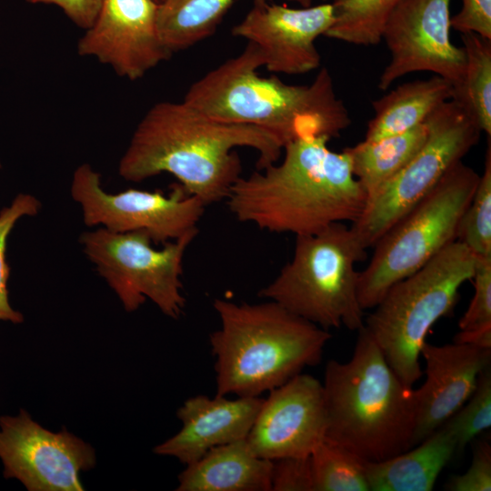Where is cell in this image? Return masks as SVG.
<instances>
[{"label": "cell", "instance_id": "obj_1", "mask_svg": "<svg viewBox=\"0 0 491 491\" xmlns=\"http://www.w3.org/2000/svg\"><path fill=\"white\" fill-rule=\"evenodd\" d=\"M237 147L255 149L263 169L278 161L284 145L261 127L214 119L185 101L159 102L137 125L118 173L135 183L168 173L208 205L225 200L241 176Z\"/></svg>", "mask_w": 491, "mask_h": 491}, {"label": "cell", "instance_id": "obj_2", "mask_svg": "<svg viewBox=\"0 0 491 491\" xmlns=\"http://www.w3.org/2000/svg\"><path fill=\"white\" fill-rule=\"evenodd\" d=\"M326 136L287 143L284 157L240 176L225 198L231 214L273 233H316L335 223H354L366 204V194L352 172L344 149L328 147Z\"/></svg>", "mask_w": 491, "mask_h": 491}, {"label": "cell", "instance_id": "obj_3", "mask_svg": "<svg viewBox=\"0 0 491 491\" xmlns=\"http://www.w3.org/2000/svg\"><path fill=\"white\" fill-rule=\"evenodd\" d=\"M264 65L260 49L247 43L238 55L192 84L183 101L214 119L266 129L284 146L305 137L331 139L349 126L327 68L309 85H289L260 75Z\"/></svg>", "mask_w": 491, "mask_h": 491}, {"label": "cell", "instance_id": "obj_4", "mask_svg": "<svg viewBox=\"0 0 491 491\" xmlns=\"http://www.w3.org/2000/svg\"><path fill=\"white\" fill-rule=\"evenodd\" d=\"M351 358L330 360L323 390L325 439L366 462H380L413 447L417 398L386 360L363 326Z\"/></svg>", "mask_w": 491, "mask_h": 491}, {"label": "cell", "instance_id": "obj_5", "mask_svg": "<svg viewBox=\"0 0 491 491\" xmlns=\"http://www.w3.org/2000/svg\"><path fill=\"white\" fill-rule=\"evenodd\" d=\"M220 326L210 334L216 395L259 396L322 360L328 330L277 303L215 298Z\"/></svg>", "mask_w": 491, "mask_h": 491}, {"label": "cell", "instance_id": "obj_6", "mask_svg": "<svg viewBox=\"0 0 491 491\" xmlns=\"http://www.w3.org/2000/svg\"><path fill=\"white\" fill-rule=\"evenodd\" d=\"M292 259L258 295L328 330L364 326L356 265L366 258L351 226L335 223L310 235H296Z\"/></svg>", "mask_w": 491, "mask_h": 491}, {"label": "cell", "instance_id": "obj_7", "mask_svg": "<svg viewBox=\"0 0 491 491\" xmlns=\"http://www.w3.org/2000/svg\"><path fill=\"white\" fill-rule=\"evenodd\" d=\"M476 256L454 241L420 269L393 285L364 326L407 386L422 376L419 356L433 325L452 313Z\"/></svg>", "mask_w": 491, "mask_h": 491}, {"label": "cell", "instance_id": "obj_8", "mask_svg": "<svg viewBox=\"0 0 491 491\" xmlns=\"http://www.w3.org/2000/svg\"><path fill=\"white\" fill-rule=\"evenodd\" d=\"M479 176L473 168L457 162L383 235L374 246L370 262L359 272L357 296L364 310L374 308L393 285L456 240L460 219Z\"/></svg>", "mask_w": 491, "mask_h": 491}, {"label": "cell", "instance_id": "obj_9", "mask_svg": "<svg viewBox=\"0 0 491 491\" xmlns=\"http://www.w3.org/2000/svg\"><path fill=\"white\" fill-rule=\"evenodd\" d=\"M197 234L198 228L155 249L144 231L115 233L99 226L83 232L79 243L126 312L149 299L165 316L178 319L185 306L183 259Z\"/></svg>", "mask_w": 491, "mask_h": 491}, {"label": "cell", "instance_id": "obj_10", "mask_svg": "<svg viewBox=\"0 0 491 491\" xmlns=\"http://www.w3.org/2000/svg\"><path fill=\"white\" fill-rule=\"evenodd\" d=\"M426 142L407 164L373 197L351 225L363 246L374 247L383 235L424 199L446 173L479 140L480 130L454 100L426 119Z\"/></svg>", "mask_w": 491, "mask_h": 491}, {"label": "cell", "instance_id": "obj_11", "mask_svg": "<svg viewBox=\"0 0 491 491\" xmlns=\"http://www.w3.org/2000/svg\"><path fill=\"white\" fill-rule=\"evenodd\" d=\"M70 192L86 226L99 225L115 233L144 231L156 245L197 229L206 206L179 183L167 195L133 188L107 193L102 187L101 175L89 164L75 169Z\"/></svg>", "mask_w": 491, "mask_h": 491}, {"label": "cell", "instance_id": "obj_12", "mask_svg": "<svg viewBox=\"0 0 491 491\" xmlns=\"http://www.w3.org/2000/svg\"><path fill=\"white\" fill-rule=\"evenodd\" d=\"M3 476L29 491L85 490L80 474L95 466L92 446L65 429L50 431L25 409L0 416Z\"/></svg>", "mask_w": 491, "mask_h": 491}, {"label": "cell", "instance_id": "obj_13", "mask_svg": "<svg viewBox=\"0 0 491 491\" xmlns=\"http://www.w3.org/2000/svg\"><path fill=\"white\" fill-rule=\"evenodd\" d=\"M451 0H401L383 34L390 60L377 86L386 90L414 72H432L453 84L464 70L466 55L450 37Z\"/></svg>", "mask_w": 491, "mask_h": 491}, {"label": "cell", "instance_id": "obj_14", "mask_svg": "<svg viewBox=\"0 0 491 491\" xmlns=\"http://www.w3.org/2000/svg\"><path fill=\"white\" fill-rule=\"evenodd\" d=\"M155 0H103L94 24L79 39L77 52L108 65L122 77L142 78L172 53L157 27Z\"/></svg>", "mask_w": 491, "mask_h": 491}, {"label": "cell", "instance_id": "obj_15", "mask_svg": "<svg viewBox=\"0 0 491 491\" xmlns=\"http://www.w3.org/2000/svg\"><path fill=\"white\" fill-rule=\"evenodd\" d=\"M326 429L323 385L300 373L269 391L246 439L256 456L274 461L310 456Z\"/></svg>", "mask_w": 491, "mask_h": 491}, {"label": "cell", "instance_id": "obj_16", "mask_svg": "<svg viewBox=\"0 0 491 491\" xmlns=\"http://www.w3.org/2000/svg\"><path fill=\"white\" fill-rule=\"evenodd\" d=\"M333 3L292 8L284 5H254L231 31L256 45L269 72L301 75L320 66L316 40L334 22Z\"/></svg>", "mask_w": 491, "mask_h": 491}, {"label": "cell", "instance_id": "obj_17", "mask_svg": "<svg viewBox=\"0 0 491 491\" xmlns=\"http://www.w3.org/2000/svg\"><path fill=\"white\" fill-rule=\"evenodd\" d=\"M426 380L416 389L417 411L413 446L450 418L470 397L480 374L491 361V348L455 342L425 343Z\"/></svg>", "mask_w": 491, "mask_h": 491}, {"label": "cell", "instance_id": "obj_18", "mask_svg": "<svg viewBox=\"0 0 491 491\" xmlns=\"http://www.w3.org/2000/svg\"><path fill=\"white\" fill-rule=\"evenodd\" d=\"M259 396L198 395L177 409L178 433L154 448V453L189 465L214 447L246 438L263 403Z\"/></svg>", "mask_w": 491, "mask_h": 491}, {"label": "cell", "instance_id": "obj_19", "mask_svg": "<svg viewBox=\"0 0 491 491\" xmlns=\"http://www.w3.org/2000/svg\"><path fill=\"white\" fill-rule=\"evenodd\" d=\"M272 461L246 439L212 448L178 476L177 491H270Z\"/></svg>", "mask_w": 491, "mask_h": 491}, {"label": "cell", "instance_id": "obj_20", "mask_svg": "<svg viewBox=\"0 0 491 491\" xmlns=\"http://www.w3.org/2000/svg\"><path fill=\"white\" fill-rule=\"evenodd\" d=\"M456 452L455 436L443 424L406 452L384 461L366 462L369 490L431 491Z\"/></svg>", "mask_w": 491, "mask_h": 491}, {"label": "cell", "instance_id": "obj_21", "mask_svg": "<svg viewBox=\"0 0 491 491\" xmlns=\"http://www.w3.org/2000/svg\"><path fill=\"white\" fill-rule=\"evenodd\" d=\"M452 96L453 83L436 75L399 85L372 102L375 115L368 122L364 140H377L411 130Z\"/></svg>", "mask_w": 491, "mask_h": 491}, {"label": "cell", "instance_id": "obj_22", "mask_svg": "<svg viewBox=\"0 0 491 491\" xmlns=\"http://www.w3.org/2000/svg\"><path fill=\"white\" fill-rule=\"evenodd\" d=\"M427 135L428 128L424 122L406 132L377 140H363L345 148L352 172L364 188L367 200L407 164L424 145Z\"/></svg>", "mask_w": 491, "mask_h": 491}, {"label": "cell", "instance_id": "obj_23", "mask_svg": "<svg viewBox=\"0 0 491 491\" xmlns=\"http://www.w3.org/2000/svg\"><path fill=\"white\" fill-rule=\"evenodd\" d=\"M235 0H161L157 27L166 48L173 54L211 36ZM265 5L271 0H252Z\"/></svg>", "mask_w": 491, "mask_h": 491}, {"label": "cell", "instance_id": "obj_24", "mask_svg": "<svg viewBox=\"0 0 491 491\" xmlns=\"http://www.w3.org/2000/svg\"><path fill=\"white\" fill-rule=\"evenodd\" d=\"M466 62L460 79L453 84L452 100L471 117L481 133L491 136V40L462 34Z\"/></svg>", "mask_w": 491, "mask_h": 491}, {"label": "cell", "instance_id": "obj_25", "mask_svg": "<svg viewBox=\"0 0 491 491\" xmlns=\"http://www.w3.org/2000/svg\"><path fill=\"white\" fill-rule=\"evenodd\" d=\"M401 0H339L333 2L334 22L324 36L358 45H377Z\"/></svg>", "mask_w": 491, "mask_h": 491}, {"label": "cell", "instance_id": "obj_26", "mask_svg": "<svg viewBox=\"0 0 491 491\" xmlns=\"http://www.w3.org/2000/svg\"><path fill=\"white\" fill-rule=\"evenodd\" d=\"M314 491H368L366 461L324 439L310 455Z\"/></svg>", "mask_w": 491, "mask_h": 491}, {"label": "cell", "instance_id": "obj_27", "mask_svg": "<svg viewBox=\"0 0 491 491\" xmlns=\"http://www.w3.org/2000/svg\"><path fill=\"white\" fill-rule=\"evenodd\" d=\"M456 241L476 257H491V146L486 149L485 168L458 225Z\"/></svg>", "mask_w": 491, "mask_h": 491}, {"label": "cell", "instance_id": "obj_28", "mask_svg": "<svg viewBox=\"0 0 491 491\" xmlns=\"http://www.w3.org/2000/svg\"><path fill=\"white\" fill-rule=\"evenodd\" d=\"M444 424L455 436L457 452H461L478 434L490 427V366L480 374L476 386L466 402Z\"/></svg>", "mask_w": 491, "mask_h": 491}, {"label": "cell", "instance_id": "obj_29", "mask_svg": "<svg viewBox=\"0 0 491 491\" xmlns=\"http://www.w3.org/2000/svg\"><path fill=\"white\" fill-rule=\"evenodd\" d=\"M41 209V202L30 194L20 193L12 203L0 210V322L15 325L24 322L21 312L13 308L9 302L7 282L10 266L6 261L8 236L16 222L25 216H35Z\"/></svg>", "mask_w": 491, "mask_h": 491}, {"label": "cell", "instance_id": "obj_30", "mask_svg": "<svg viewBox=\"0 0 491 491\" xmlns=\"http://www.w3.org/2000/svg\"><path fill=\"white\" fill-rule=\"evenodd\" d=\"M471 280L475 292L459 320L460 331H491V257H476Z\"/></svg>", "mask_w": 491, "mask_h": 491}, {"label": "cell", "instance_id": "obj_31", "mask_svg": "<svg viewBox=\"0 0 491 491\" xmlns=\"http://www.w3.org/2000/svg\"><path fill=\"white\" fill-rule=\"evenodd\" d=\"M271 490L314 491L310 456H289L272 461Z\"/></svg>", "mask_w": 491, "mask_h": 491}, {"label": "cell", "instance_id": "obj_32", "mask_svg": "<svg viewBox=\"0 0 491 491\" xmlns=\"http://www.w3.org/2000/svg\"><path fill=\"white\" fill-rule=\"evenodd\" d=\"M445 489L449 491L491 490V446L488 443L482 442L476 446L468 469L462 475L452 476Z\"/></svg>", "mask_w": 491, "mask_h": 491}, {"label": "cell", "instance_id": "obj_33", "mask_svg": "<svg viewBox=\"0 0 491 491\" xmlns=\"http://www.w3.org/2000/svg\"><path fill=\"white\" fill-rule=\"evenodd\" d=\"M450 25L461 34L491 40V0H462L460 11L450 17Z\"/></svg>", "mask_w": 491, "mask_h": 491}, {"label": "cell", "instance_id": "obj_34", "mask_svg": "<svg viewBox=\"0 0 491 491\" xmlns=\"http://www.w3.org/2000/svg\"><path fill=\"white\" fill-rule=\"evenodd\" d=\"M30 4L59 6L77 26L88 29L95 22L103 0H25Z\"/></svg>", "mask_w": 491, "mask_h": 491}, {"label": "cell", "instance_id": "obj_35", "mask_svg": "<svg viewBox=\"0 0 491 491\" xmlns=\"http://www.w3.org/2000/svg\"><path fill=\"white\" fill-rule=\"evenodd\" d=\"M299 4L302 7H308L312 5L314 0H287Z\"/></svg>", "mask_w": 491, "mask_h": 491}, {"label": "cell", "instance_id": "obj_36", "mask_svg": "<svg viewBox=\"0 0 491 491\" xmlns=\"http://www.w3.org/2000/svg\"><path fill=\"white\" fill-rule=\"evenodd\" d=\"M156 3H159L161 0H155Z\"/></svg>", "mask_w": 491, "mask_h": 491}, {"label": "cell", "instance_id": "obj_37", "mask_svg": "<svg viewBox=\"0 0 491 491\" xmlns=\"http://www.w3.org/2000/svg\"><path fill=\"white\" fill-rule=\"evenodd\" d=\"M336 1H339V0H333V2H336Z\"/></svg>", "mask_w": 491, "mask_h": 491}, {"label": "cell", "instance_id": "obj_38", "mask_svg": "<svg viewBox=\"0 0 491 491\" xmlns=\"http://www.w3.org/2000/svg\"><path fill=\"white\" fill-rule=\"evenodd\" d=\"M1 167H2V165H1V162H0V168H1Z\"/></svg>", "mask_w": 491, "mask_h": 491}]
</instances>
